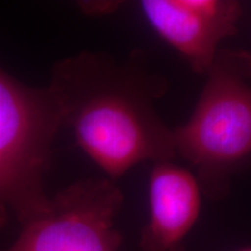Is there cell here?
<instances>
[{"instance_id":"6da1fadb","label":"cell","mask_w":251,"mask_h":251,"mask_svg":"<svg viewBox=\"0 0 251 251\" xmlns=\"http://www.w3.org/2000/svg\"><path fill=\"white\" fill-rule=\"evenodd\" d=\"M48 87L81 150L115 181L140 163L172 161L174 130L152 106L163 87L142 64L81 52L56 63Z\"/></svg>"},{"instance_id":"7a4b0ae2","label":"cell","mask_w":251,"mask_h":251,"mask_svg":"<svg viewBox=\"0 0 251 251\" xmlns=\"http://www.w3.org/2000/svg\"><path fill=\"white\" fill-rule=\"evenodd\" d=\"M196 108L176 128V153L197 170L202 192L221 199L251 159V52L220 49Z\"/></svg>"},{"instance_id":"3957f363","label":"cell","mask_w":251,"mask_h":251,"mask_svg":"<svg viewBox=\"0 0 251 251\" xmlns=\"http://www.w3.org/2000/svg\"><path fill=\"white\" fill-rule=\"evenodd\" d=\"M62 128L54 94L20 83L0 68V218L20 224L49 201L45 177Z\"/></svg>"},{"instance_id":"277c9868","label":"cell","mask_w":251,"mask_h":251,"mask_svg":"<svg viewBox=\"0 0 251 251\" xmlns=\"http://www.w3.org/2000/svg\"><path fill=\"white\" fill-rule=\"evenodd\" d=\"M122 201L115 181H76L23 222L17 241L6 251H119L122 238L115 220Z\"/></svg>"},{"instance_id":"5b68a950","label":"cell","mask_w":251,"mask_h":251,"mask_svg":"<svg viewBox=\"0 0 251 251\" xmlns=\"http://www.w3.org/2000/svg\"><path fill=\"white\" fill-rule=\"evenodd\" d=\"M140 6L157 35L203 75L221 41L237 33L243 12L234 0H143Z\"/></svg>"},{"instance_id":"8992f818","label":"cell","mask_w":251,"mask_h":251,"mask_svg":"<svg viewBox=\"0 0 251 251\" xmlns=\"http://www.w3.org/2000/svg\"><path fill=\"white\" fill-rule=\"evenodd\" d=\"M197 176L172 161L153 163L148 181L149 218L141 235L142 251H185L184 241L201 209Z\"/></svg>"},{"instance_id":"52a82bcc","label":"cell","mask_w":251,"mask_h":251,"mask_svg":"<svg viewBox=\"0 0 251 251\" xmlns=\"http://www.w3.org/2000/svg\"><path fill=\"white\" fill-rule=\"evenodd\" d=\"M6 224H7V221H6V220H4V219H1L0 218V229H2L6 226Z\"/></svg>"},{"instance_id":"ba28073f","label":"cell","mask_w":251,"mask_h":251,"mask_svg":"<svg viewBox=\"0 0 251 251\" xmlns=\"http://www.w3.org/2000/svg\"><path fill=\"white\" fill-rule=\"evenodd\" d=\"M237 251H251V247L250 248H243V249H240Z\"/></svg>"}]
</instances>
